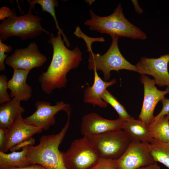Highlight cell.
Listing matches in <instances>:
<instances>
[{"mask_svg":"<svg viewBox=\"0 0 169 169\" xmlns=\"http://www.w3.org/2000/svg\"><path fill=\"white\" fill-rule=\"evenodd\" d=\"M124 120L119 118L115 120L105 119L95 113L84 116L80 125V131L84 136L97 135L122 129Z\"/></svg>","mask_w":169,"mask_h":169,"instance_id":"4fadbf2b","label":"cell"},{"mask_svg":"<svg viewBox=\"0 0 169 169\" xmlns=\"http://www.w3.org/2000/svg\"><path fill=\"white\" fill-rule=\"evenodd\" d=\"M30 71L22 69H13V76L8 81V89L10 90L11 97L20 101H27L31 97V86L26 82Z\"/></svg>","mask_w":169,"mask_h":169,"instance_id":"9a60e30c","label":"cell"},{"mask_svg":"<svg viewBox=\"0 0 169 169\" xmlns=\"http://www.w3.org/2000/svg\"><path fill=\"white\" fill-rule=\"evenodd\" d=\"M165 116L167 119L169 120V113H168Z\"/></svg>","mask_w":169,"mask_h":169,"instance_id":"e575fe53","label":"cell"},{"mask_svg":"<svg viewBox=\"0 0 169 169\" xmlns=\"http://www.w3.org/2000/svg\"><path fill=\"white\" fill-rule=\"evenodd\" d=\"M161 102L162 104V108L159 113L155 116L152 122L157 120L169 113V99L165 97Z\"/></svg>","mask_w":169,"mask_h":169,"instance_id":"4316f807","label":"cell"},{"mask_svg":"<svg viewBox=\"0 0 169 169\" xmlns=\"http://www.w3.org/2000/svg\"><path fill=\"white\" fill-rule=\"evenodd\" d=\"M26 146L20 151H13L6 153L0 151V169L12 167H22L30 165L27 158L28 146Z\"/></svg>","mask_w":169,"mask_h":169,"instance_id":"d6986e66","label":"cell"},{"mask_svg":"<svg viewBox=\"0 0 169 169\" xmlns=\"http://www.w3.org/2000/svg\"><path fill=\"white\" fill-rule=\"evenodd\" d=\"M47 60L46 57L39 51L37 44L33 42L26 48L15 49L8 57L5 63L13 69L30 71L42 66Z\"/></svg>","mask_w":169,"mask_h":169,"instance_id":"30bf717a","label":"cell"},{"mask_svg":"<svg viewBox=\"0 0 169 169\" xmlns=\"http://www.w3.org/2000/svg\"><path fill=\"white\" fill-rule=\"evenodd\" d=\"M135 11L139 14H141L143 12V10L139 6L137 0H132Z\"/></svg>","mask_w":169,"mask_h":169,"instance_id":"1f68e13d","label":"cell"},{"mask_svg":"<svg viewBox=\"0 0 169 169\" xmlns=\"http://www.w3.org/2000/svg\"><path fill=\"white\" fill-rule=\"evenodd\" d=\"M42 130L27 123L21 114L8 128V143L4 152L6 153L13 147L30 140L33 135L41 133Z\"/></svg>","mask_w":169,"mask_h":169,"instance_id":"5bb4252c","label":"cell"},{"mask_svg":"<svg viewBox=\"0 0 169 169\" xmlns=\"http://www.w3.org/2000/svg\"><path fill=\"white\" fill-rule=\"evenodd\" d=\"M94 83L92 86H88L85 90L84 94V101L86 103L92 104L94 106L97 105L101 108H105L107 103L104 101L102 96L106 89L115 84L116 82L113 79L109 82L103 80L95 71Z\"/></svg>","mask_w":169,"mask_h":169,"instance_id":"2e32d148","label":"cell"},{"mask_svg":"<svg viewBox=\"0 0 169 169\" xmlns=\"http://www.w3.org/2000/svg\"><path fill=\"white\" fill-rule=\"evenodd\" d=\"M102 98L104 101L110 104L115 109L118 113L119 118L126 121L134 118L128 113L123 105L107 90L103 94Z\"/></svg>","mask_w":169,"mask_h":169,"instance_id":"603a6c76","label":"cell"},{"mask_svg":"<svg viewBox=\"0 0 169 169\" xmlns=\"http://www.w3.org/2000/svg\"><path fill=\"white\" fill-rule=\"evenodd\" d=\"M140 81L144 85V97L139 119L149 125L155 117L153 113L156 105L169 93V88L166 87L165 90H158L154 79L145 75H141Z\"/></svg>","mask_w":169,"mask_h":169,"instance_id":"7c38bea8","label":"cell"},{"mask_svg":"<svg viewBox=\"0 0 169 169\" xmlns=\"http://www.w3.org/2000/svg\"><path fill=\"white\" fill-rule=\"evenodd\" d=\"M115 160L118 169H137L156 162L150 153L149 143L133 141Z\"/></svg>","mask_w":169,"mask_h":169,"instance_id":"9c48e42d","label":"cell"},{"mask_svg":"<svg viewBox=\"0 0 169 169\" xmlns=\"http://www.w3.org/2000/svg\"><path fill=\"white\" fill-rule=\"evenodd\" d=\"M86 1V2L89 4V5H90L91 4H92V3L94 2V1H95L94 0H87V1Z\"/></svg>","mask_w":169,"mask_h":169,"instance_id":"836d02e7","label":"cell"},{"mask_svg":"<svg viewBox=\"0 0 169 169\" xmlns=\"http://www.w3.org/2000/svg\"><path fill=\"white\" fill-rule=\"evenodd\" d=\"M89 11L90 18L86 21L84 24L89 26L91 30L108 34L111 37H126L142 40L147 38L143 31L125 18L120 3L113 13L108 16H98L91 9Z\"/></svg>","mask_w":169,"mask_h":169,"instance_id":"3957f363","label":"cell"},{"mask_svg":"<svg viewBox=\"0 0 169 169\" xmlns=\"http://www.w3.org/2000/svg\"><path fill=\"white\" fill-rule=\"evenodd\" d=\"M61 35L58 31L56 36L52 33L50 35L48 42L53 48L52 59L46 71L38 78L42 90L47 94L56 89L65 87L67 82V73L78 67L82 60L80 49L77 47L72 50L68 49Z\"/></svg>","mask_w":169,"mask_h":169,"instance_id":"6da1fadb","label":"cell"},{"mask_svg":"<svg viewBox=\"0 0 169 169\" xmlns=\"http://www.w3.org/2000/svg\"><path fill=\"white\" fill-rule=\"evenodd\" d=\"M12 14V10L8 7H3L0 8V20H3L6 18L10 17Z\"/></svg>","mask_w":169,"mask_h":169,"instance_id":"f546056e","label":"cell"},{"mask_svg":"<svg viewBox=\"0 0 169 169\" xmlns=\"http://www.w3.org/2000/svg\"><path fill=\"white\" fill-rule=\"evenodd\" d=\"M137 169H161V167L156 162L150 165L140 167Z\"/></svg>","mask_w":169,"mask_h":169,"instance_id":"d6a6232c","label":"cell"},{"mask_svg":"<svg viewBox=\"0 0 169 169\" xmlns=\"http://www.w3.org/2000/svg\"><path fill=\"white\" fill-rule=\"evenodd\" d=\"M74 34L78 38H82L85 40L86 43L88 42L92 43L93 42L96 41L103 42H105L104 38L102 37L93 38L92 39H90V40L88 38L86 39L84 36V34L81 31L79 27L78 26L76 27V30L74 32Z\"/></svg>","mask_w":169,"mask_h":169,"instance_id":"f1b7e54d","label":"cell"},{"mask_svg":"<svg viewBox=\"0 0 169 169\" xmlns=\"http://www.w3.org/2000/svg\"><path fill=\"white\" fill-rule=\"evenodd\" d=\"M28 3L30 6L27 13L17 16L14 8H13L11 16L3 20L1 23L0 40L3 42L13 36L19 37L23 40L35 38L42 32L48 36L52 34L42 27L40 23L42 18L32 14V10L34 5Z\"/></svg>","mask_w":169,"mask_h":169,"instance_id":"277c9868","label":"cell"},{"mask_svg":"<svg viewBox=\"0 0 169 169\" xmlns=\"http://www.w3.org/2000/svg\"><path fill=\"white\" fill-rule=\"evenodd\" d=\"M66 169H90L100 158L94 147L85 136L71 143L65 152H62Z\"/></svg>","mask_w":169,"mask_h":169,"instance_id":"52a82bcc","label":"cell"},{"mask_svg":"<svg viewBox=\"0 0 169 169\" xmlns=\"http://www.w3.org/2000/svg\"><path fill=\"white\" fill-rule=\"evenodd\" d=\"M150 134L153 138L169 142V120L165 116L148 125Z\"/></svg>","mask_w":169,"mask_h":169,"instance_id":"44dd1931","label":"cell"},{"mask_svg":"<svg viewBox=\"0 0 169 169\" xmlns=\"http://www.w3.org/2000/svg\"><path fill=\"white\" fill-rule=\"evenodd\" d=\"M35 106V111L24 120L28 124L44 130H49L55 124V115L58 112L63 110L67 113L71 111L70 105L63 101L57 102L52 105L50 102L37 101Z\"/></svg>","mask_w":169,"mask_h":169,"instance_id":"ba28073f","label":"cell"},{"mask_svg":"<svg viewBox=\"0 0 169 169\" xmlns=\"http://www.w3.org/2000/svg\"><path fill=\"white\" fill-rule=\"evenodd\" d=\"M8 79L4 74L0 75V104L10 101L11 99L7 92Z\"/></svg>","mask_w":169,"mask_h":169,"instance_id":"cb8c5ba5","label":"cell"},{"mask_svg":"<svg viewBox=\"0 0 169 169\" xmlns=\"http://www.w3.org/2000/svg\"><path fill=\"white\" fill-rule=\"evenodd\" d=\"M86 136L100 158L118 159L125 152L131 142L122 129Z\"/></svg>","mask_w":169,"mask_h":169,"instance_id":"8992f818","label":"cell"},{"mask_svg":"<svg viewBox=\"0 0 169 169\" xmlns=\"http://www.w3.org/2000/svg\"><path fill=\"white\" fill-rule=\"evenodd\" d=\"M8 169H46L43 166L39 164H32L22 167H12Z\"/></svg>","mask_w":169,"mask_h":169,"instance_id":"4dcf8cb0","label":"cell"},{"mask_svg":"<svg viewBox=\"0 0 169 169\" xmlns=\"http://www.w3.org/2000/svg\"><path fill=\"white\" fill-rule=\"evenodd\" d=\"M8 128L0 127V151L4 152L8 143Z\"/></svg>","mask_w":169,"mask_h":169,"instance_id":"83f0119b","label":"cell"},{"mask_svg":"<svg viewBox=\"0 0 169 169\" xmlns=\"http://www.w3.org/2000/svg\"><path fill=\"white\" fill-rule=\"evenodd\" d=\"M27 2L34 5L35 4H39L42 8V11L47 12L51 14L54 21L56 29L60 32L63 38V40L65 43L66 46L69 47L70 44L69 41L63 30L59 27L56 16L55 8L58 6V1L55 0H27Z\"/></svg>","mask_w":169,"mask_h":169,"instance_id":"7402d4cb","label":"cell"},{"mask_svg":"<svg viewBox=\"0 0 169 169\" xmlns=\"http://www.w3.org/2000/svg\"><path fill=\"white\" fill-rule=\"evenodd\" d=\"M70 113L67 114L66 123L58 133L44 135L39 138L38 144L28 146L27 158L30 165L39 164L46 169H66L59 146L69 128Z\"/></svg>","mask_w":169,"mask_h":169,"instance_id":"7a4b0ae2","label":"cell"},{"mask_svg":"<svg viewBox=\"0 0 169 169\" xmlns=\"http://www.w3.org/2000/svg\"><path fill=\"white\" fill-rule=\"evenodd\" d=\"M11 45H8L3 43L0 40V71H4L5 69V65L4 64L5 60L8 57V54L5 53H8L12 50Z\"/></svg>","mask_w":169,"mask_h":169,"instance_id":"484cf974","label":"cell"},{"mask_svg":"<svg viewBox=\"0 0 169 169\" xmlns=\"http://www.w3.org/2000/svg\"><path fill=\"white\" fill-rule=\"evenodd\" d=\"M169 63L168 54L157 58L141 57L136 66L140 74L151 75L154 77L156 84L169 88Z\"/></svg>","mask_w":169,"mask_h":169,"instance_id":"8fae6325","label":"cell"},{"mask_svg":"<svg viewBox=\"0 0 169 169\" xmlns=\"http://www.w3.org/2000/svg\"><path fill=\"white\" fill-rule=\"evenodd\" d=\"M111 37V45L102 55L94 53L92 51L91 46L87 47V50L89 52L88 69L94 71H101L105 81L110 79V72L112 70L118 72L120 70L126 69L137 72L136 66L127 61L121 53L118 46L119 37Z\"/></svg>","mask_w":169,"mask_h":169,"instance_id":"5b68a950","label":"cell"},{"mask_svg":"<svg viewBox=\"0 0 169 169\" xmlns=\"http://www.w3.org/2000/svg\"><path fill=\"white\" fill-rule=\"evenodd\" d=\"M25 110L20 101L14 98L0 104V127L8 128Z\"/></svg>","mask_w":169,"mask_h":169,"instance_id":"ac0fdd59","label":"cell"},{"mask_svg":"<svg viewBox=\"0 0 169 169\" xmlns=\"http://www.w3.org/2000/svg\"><path fill=\"white\" fill-rule=\"evenodd\" d=\"M151 154L155 162H159L169 169V142L152 138L150 143Z\"/></svg>","mask_w":169,"mask_h":169,"instance_id":"ffe728a7","label":"cell"},{"mask_svg":"<svg viewBox=\"0 0 169 169\" xmlns=\"http://www.w3.org/2000/svg\"></svg>","mask_w":169,"mask_h":169,"instance_id":"d590c367","label":"cell"},{"mask_svg":"<svg viewBox=\"0 0 169 169\" xmlns=\"http://www.w3.org/2000/svg\"><path fill=\"white\" fill-rule=\"evenodd\" d=\"M90 169H118L115 160L100 158L97 163Z\"/></svg>","mask_w":169,"mask_h":169,"instance_id":"d4e9b609","label":"cell"},{"mask_svg":"<svg viewBox=\"0 0 169 169\" xmlns=\"http://www.w3.org/2000/svg\"><path fill=\"white\" fill-rule=\"evenodd\" d=\"M122 130L126 133L131 141L149 143L152 138L150 134L148 125L134 118L125 121Z\"/></svg>","mask_w":169,"mask_h":169,"instance_id":"e0dca14e","label":"cell"}]
</instances>
